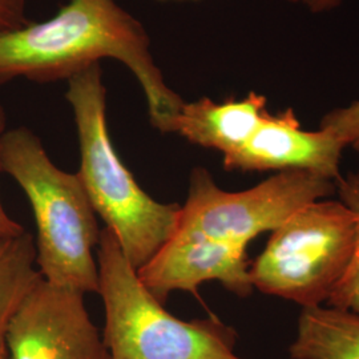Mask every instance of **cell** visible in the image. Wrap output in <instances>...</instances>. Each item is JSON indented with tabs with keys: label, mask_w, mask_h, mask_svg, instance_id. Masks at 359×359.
I'll use <instances>...</instances> for the list:
<instances>
[{
	"label": "cell",
	"mask_w": 359,
	"mask_h": 359,
	"mask_svg": "<svg viewBox=\"0 0 359 359\" xmlns=\"http://www.w3.org/2000/svg\"><path fill=\"white\" fill-rule=\"evenodd\" d=\"M265 114L266 97L256 92L248 93L243 100L228 99L224 103L203 97L184 103L173 121L172 133L225 157L249 140Z\"/></svg>",
	"instance_id": "obj_10"
},
{
	"label": "cell",
	"mask_w": 359,
	"mask_h": 359,
	"mask_svg": "<svg viewBox=\"0 0 359 359\" xmlns=\"http://www.w3.org/2000/svg\"><path fill=\"white\" fill-rule=\"evenodd\" d=\"M28 23L27 0H0V32L19 29Z\"/></svg>",
	"instance_id": "obj_14"
},
{
	"label": "cell",
	"mask_w": 359,
	"mask_h": 359,
	"mask_svg": "<svg viewBox=\"0 0 359 359\" xmlns=\"http://www.w3.org/2000/svg\"><path fill=\"white\" fill-rule=\"evenodd\" d=\"M41 278L35 237L28 231L16 237H0V341H4L13 314Z\"/></svg>",
	"instance_id": "obj_12"
},
{
	"label": "cell",
	"mask_w": 359,
	"mask_h": 359,
	"mask_svg": "<svg viewBox=\"0 0 359 359\" xmlns=\"http://www.w3.org/2000/svg\"><path fill=\"white\" fill-rule=\"evenodd\" d=\"M345 148L326 129L304 130L292 108L278 115L266 111L249 140L237 152L224 157V168L229 172L304 169L337 181Z\"/></svg>",
	"instance_id": "obj_9"
},
{
	"label": "cell",
	"mask_w": 359,
	"mask_h": 359,
	"mask_svg": "<svg viewBox=\"0 0 359 359\" xmlns=\"http://www.w3.org/2000/svg\"><path fill=\"white\" fill-rule=\"evenodd\" d=\"M320 128L332 132L346 147L359 152V100L323 116Z\"/></svg>",
	"instance_id": "obj_13"
},
{
	"label": "cell",
	"mask_w": 359,
	"mask_h": 359,
	"mask_svg": "<svg viewBox=\"0 0 359 359\" xmlns=\"http://www.w3.org/2000/svg\"><path fill=\"white\" fill-rule=\"evenodd\" d=\"M1 172L27 196L36 222V266L48 283L83 294L97 293L96 212L77 173L53 164L41 140L26 127L1 139Z\"/></svg>",
	"instance_id": "obj_3"
},
{
	"label": "cell",
	"mask_w": 359,
	"mask_h": 359,
	"mask_svg": "<svg viewBox=\"0 0 359 359\" xmlns=\"http://www.w3.org/2000/svg\"><path fill=\"white\" fill-rule=\"evenodd\" d=\"M295 4L306 7L309 11L314 13H327L339 7L345 0H289Z\"/></svg>",
	"instance_id": "obj_16"
},
{
	"label": "cell",
	"mask_w": 359,
	"mask_h": 359,
	"mask_svg": "<svg viewBox=\"0 0 359 359\" xmlns=\"http://www.w3.org/2000/svg\"><path fill=\"white\" fill-rule=\"evenodd\" d=\"M96 259L111 359H245L236 353V330L216 316L193 321L172 316L142 285L115 233L105 226Z\"/></svg>",
	"instance_id": "obj_4"
},
{
	"label": "cell",
	"mask_w": 359,
	"mask_h": 359,
	"mask_svg": "<svg viewBox=\"0 0 359 359\" xmlns=\"http://www.w3.org/2000/svg\"><path fill=\"white\" fill-rule=\"evenodd\" d=\"M6 126H7V116H6L4 107L0 103V173H1V139L4 132L7 130ZM25 231H26L25 228L18 221H15L13 218L8 216L0 198V237H16L23 234Z\"/></svg>",
	"instance_id": "obj_15"
},
{
	"label": "cell",
	"mask_w": 359,
	"mask_h": 359,
	"mask_svg": "<svg viewBox=\"0 0 359 359\" xmlns=\"http://www.w3.org/2000/svg\"><path fill=\"white\" fill-rule=\"evenodd\" d=\"M335 181L304 169L277 172L243 192H226L210 172L194 168L176 231L248 248L264 231L277 229L297 210L337 191Z\"/></svg>",
	"instance_id": "obj_6"
},
{
	"label": "cell",
	"mask_w": 359,
	"mask_h": 359,
	"mask_svg": "<svg viewBox=\"0 0 359 359\" xmlns=\"http://www.w3.org/2000/svg\"><path fill=\"white\" fill-rule=\"evenodd\" d=\"M103 59L128 67L145 95L154 128L172 133L185 102L168 87L144 26L117 0H71L46 22L0 32V86L18 77L68 80Z\"/></svg>",
	"instance_id": "obj_1"
},
{
	"label": "cell",
	"mask_w": 359,
	"mask_h": 359,
	"mask_svg": "<svg viewBox=\"0 0 359 359\" xmlns=\"http://www.w3.org/2000/svg\"><path fill=\"white\" fill-rule=\"evenodd\" d=\"M292 359H359V316L335 308H304L297 323Z\"/></svg>",
	"instance_id": "obj_11"
},
{
	"label": "cell",
	"mask_w": 359,
	"mask_h": 359,
	"mask_svg": "<svg viewBox=\"0 0 359 359\" xmlns=\"http://www.w3.org/2000/svg\"><path fill=\"white\" fill-rule=\"evenodd\" d=\"M84 295L41 278L8 323V359H111Z\"/></svg>",
	"instance_id": "obj_7"
},
{
	"label": "cell",
	"mask_w": 359,
	"mask_h": 359,
	"mask_svg": "<svg viewBox=\"0 0 359 359\" xmlns=\"http://www.w3.org/2000/svg\"><path fill=\"white\" fill-rule=\"evenodd\" d=\"M67 81L65 99L74 111L80 151L77 175L96 215L139 270L176 231L181 205L152 198L116 152L107 126L102 65H90Z\"/></svg>",
	"instance_id": "obj_2"
},
{
	"label": "cell",
	"mask_w": 359,
	"mask_h": 359,
	"mask_svg": "<svg viewBox=\"0 0 359 359\" xmlns=\"http://www.w3.org/2000/svg\"><path fill=\"white\" fill-rule=\"evenodd\" d=\"M0 359H8V353L4 341H0Z\"/></svg>",
	"instance_id": "obj_17"
},
{
	"label": "cell",
	"mask_w": 359,
	"mask_h": 359,
	"mask_svg": "<svg viewBox=\"0 0 359 359\" xmlns=\"http://www.w3.org/2000/svg\"><path fill=\"white\" fill-rule=\"evenodd\" d=\"M358 238V215L345 203H310L271 231L249 268L253 289L302 308L321 306L346 277Z\"/></svg>",
	"instance_id": "obj_5"
},
{
	"label": "cell",
	"mask_w": 359,
	"mask_h": 359,
	"mask_svg": "<svg viewBox=\"0 0 359 359\" xmlns=\"http://www.w3.org/2000/svg\"><path fill=\"white\" fill-rule=\"evenodd\" d=\"M246 248L189 231H175L145 265L137 270L142 285L165 305L173 292L198 295V286L217 281L241 298L252 294Z\"/></svg>",
	"instance_id": "obj_8"
}]
</instances>
